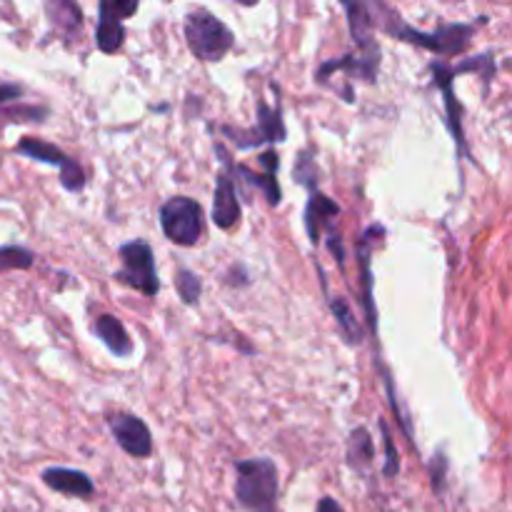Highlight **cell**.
Returning a JSON list of instances; mask_svg holds the SVG:
<instances>
[{"label":"cell","instance_id":"30bf717a","mask_svg":"<svg viewBox=\"0 0 512 512\" xmlns=\"http://www.w3.org/2000/svg\"><path fill=\"white\" fill-rule=\"evenodd\" d=\"M110 433L115 443L133 458H148L153 453V438H150L148 425L140 418L128 413H120L110 418Z\"/></svg>","mask_w":512,"mask_h":512},{"label":"cell","instance_id":"7402d4cb","mask_svg":"<svg viewBox=\"0 0 512 512\" xmlns=\"http://www.w3.org/2000/svg\"><path fill=\"white\" fill-rule=\"evenodd\" d=\"M318 512H345L343 508H340L338 503H335L333 498H323L318 503Z\"/></svg>","mask_w":512,"mask_h":512},{"label":"cell","instance_id":"9c48e42d","mask_svg":"<svg viewBox=\"0 0 512 512\" xmlns=\"http://www.w3.org/2000/svg\"><path fill=\"white\" fill-rule=\"evenodd\" d=\"M225 135H230L240 150L255 148L260 143H280V140H285L283 110H280V105L270 108L268 103L258 100V125L253 130L225 128Z\"/></svg>","mask_w":512,"mask_h":512},{"label":"cell","instance_id":"7a4b0ae2","mask_svg":"<svg viewBox=\"0 0 512 512\" xmlns=\"http://www.w3.org/2000/svg\"><path fill=\"white\" fill-rule=\"evenodd\" d=\"M235 498L245 512H275L278 503V468L268 458L235 463Z\"/></svg>","mask_w":512,"mask_h":512},{"label":"cell","instance_id":"6da1fadb","mask_svg":"<svg viewBox=\"0 0 512 512\" xmlns=\"http://www.w3.org/2000/svg\"><path fill=\"white\" fill-rule=\"evenodd\" d=\"M370 13H375L373 25L378 23L388 35L403 40V43L420 45V48L433 50V53H440V55L463 53V50L468 48L470 38H473L475 28H478L475 23L470 25L458 23V25H440V28L433 30V33H423V30L410 28V25L405 23L398 13H393L388 5H380V3L370 5Z\"/></svg>","mask_w":512,"mask_h":512},{"label":"cell","instance_id":"ac0fdd59","mask_svg":"<svg viewBox=\"0 0 512 512\" xmlns=\"http://www.w3.org/2000/svg\"><path fill=\"white\" fill-rule=\"evenodd\" d=\"M175 288H178L180 298H183L185 305H195L200 300V290H203V283H200L198 275L193 270L183 268L175 275Z\"/></svg>","mask_w":512,"mask_h":512},{"label":"cell","instance_id":"8992f818","mask_svg":"<svg viewBox=\"0 0 512 512\" xmlns=\"http://www.w3.org/2000/svg\"><path fill=\"white\" fill-rule=\"evenodd\" d=\"M15 153L28 155V158L38 160V163H48L53 168L60 170V183H63L65 190L70 193H78V190L85 188V173L73 158L63 153L58 145L48 143V140L40 138H23L18 145H15Z\"/></svg>","mask_w":512,"mask_h":512},{"label":"cell","instance_id":"d6986e66","mask_svg":"<svg viewBox=\"0 0 512 512\" xmlns=\"http://www.w3.org/2000/svg\"><path fill=\"white\" fill-rule=\"evenodd\" d=\"M318 165H315V160L310 158V153H300L298 155V163H295V170H293V178L298 180V183H303L305 188L315 190V183H318Z\"/></svg>","mask_w":512,"mask_h":512},{"label":"cell","instance_id":"ffe728a7","mask_svg":"<svg viewBox=\"0 0 512 512\" xmlns=\"http://www.w3.org/2000/svg\"><path fill=\"white\" fill-rule=\"evenodd\" d=\"M380 433H383V445H385V468H383V473H385V478H395V475H398V470H400V455H398V450H395L393 438H390L388 425L380 423Z\"/></svg>","mask_w":512,"mask_h":512},{"label":"cell","instance_id":"2e32d148","mask_svg":"<svg viewBox=\"0 0 512 512\" xmlns=\"http://www.w3.org/2000/svg\"><path fill=\"white\" fill-rule=\"evenodd\" d=\"M330 310H333L335 318H338L340 333L345 335V340H348L350 345H358L360 343V328H358V320H355L353 310L348 308V303H345L343 298H330Z\"/></svg>","mask_w":512,"mask_h":512},{"label":"cell","instance_id":"7c38bea8","mask_svg":"<svg viewBox=\"0 0 512 512\" xmlns=\"http://www.w3.org/2000/svg\"><path fill=\"white\" fill-rule=\"evenodd\" d=\"M43 483L48 485L50 490L63 495H73V498H90L95 493L93 480L88 478L80 470H70V468H48L43 470Z\"/></svg>","mask_w":512,"mask_h":512},{"label":"cell","instance_id":"e0dca14e","mask_svg":"<svg viewBox=\"0 0 512 512\" xmlns=\"http://www.w3.org/2000/svg\"><path fill=\"white\" fill-rule=\"evenodd\" d=\"M33 260L35 255L28 248L5 245V248H0V273H5V270H25L33 265Z\"/></svg>","mask_w":512,"mask_h":512},{"label":"cell","instance_id":"52a82bcc","mask_svg":"<svg viewBox=\"0 0 512 512\" xmlns=\"http://www.w3.org/2000/svg\"><path fill=\"white\" fill-rule=\"evenodd\" d=\"M480 68L493 70V60H490V55H480V58H473V60H468V63L458 65V68H450V65H445V63L430 65V70H433V75H435V85H440V88H443L445 108H448V125L455 135V143H458V148L463 150V153H468V145H465V133H463V125H460V105H458V100H455V93H453V78L455 75L465 73V70H480Z\"/></svg>","mask_w":512,"mask_h":512},{"label":"cell","instance_id":"8fae6325","mask_svg":"<svg viewBox=\"0 0 512 512\" xmlns=\"http://www.w3.org/2000/svg\"><path fill=\"white\" fill-rule=\"evenodd\" d=\"M338 215H340L338 203H333L328 195L318 193V190H310L308 208H305V228H308V235L313 243H320L323 230L328 233V228H333Z\"/></svg>","mask_w":512,"mask_h":512},{"label":"cell","instance_id":"3957f363","mask_svg":"<svg viewBox=\"0 0 512 512\" xmlns=\"http://www.w3.org/2000/svg\"><path fill=\"white\" fill-rule=\"evenodd\" d=\"M185 40L195 58L203 63H218L230 53L235 35L223 20L215 18L208 10H193L185 18Z\"/></svg>","mask_w":512,"mask_h":512},{"label":"cell","instance_id":"9a60e30c","mask_svg":"<svg viewBox=\"0 0 512 512\" xmlns=\"http://www.w3.org/2000/svg\"><path fill=\"white\" fill-rule=\"evenodd\" d=\"M375 448H373V440H370V433L365 428H358L350 433L348 440V460L355 470H363L365 465H370L373 460Z\"/></svg>","mask_w":512,"mask_h":512},{"label":"cell","instance_id":"44dd1931","mask_svg":"<svg viewBox=\"0 0 512 512\" xmlns=\"http://www.w3.org/2000/svg\"><path fill=\"white\" fill-rule=\"evenodd\" d=\"M20 95H23V88H20V85H13V83L0 85V105L10 103V100H18Z\"/></svg>","mask_w":512,"mask_h":512},{"label":"cell","instance_id":"5b68a950","mask_svg":"<svg viewBox=\"0 0 512 512\" xmlns=\"http://www.w3.org/2000/svg\"><path fill=\"white\" fill-rule=\"evenodd\" d=\"M120 258H123V268L115 273V280L130 288L140 290L148 298H155L160 290L158 273H155L153 248L143 240H133V243L120 245Z\"/></svg>","mask_w":512,"mask_h":512},{"label":"cell","instance_id":"277c9868","mask_svg":"<svg viewBox=\"0 0 512 512\" xmlns=\"http://www.w3.org/2000/svg\"><path fill=\"white\" fill-rule=\"evenodd\" d=\"M160 225L168 240L185 245H198L203 238V208L190 198H170L160 208Z\"/></svg>","mask_w":512,"mask_h":512},{"label":"cell","instance_id":"4fadbf2b","mask_svg":"<svg viewBox=\"0 0 512 512\" xmlns=\"http://www.w3.org/2000/svg\"><path fill=\"white\" fill-rule=\"evenodd\" d=\"M240 220V203L238 193H235V183L230 180L228 173L218 175V185H215V203H213V223L218 228L230 230Z\"/></svg>","mask_w":512,"mask_h":512},{"label":"cell","instance_id":"ba28073f","mask_svg":"<svg viewBox=\"0 0 512 512\" xmlns=\"http://www.w3.org/2000/svg\"><path fill=\"white\" fill-rule=\"evenodd\" d=\"M138 10V3L128 0V3H115V0H103L100 3V20L98 30H95V45L100 53H118L123 48L125 28L123 18L133 15Z\"/></svg>","mask_w":512,"mask_h":512},{"label":"cell","instance_id":"5bb4252c","mask_svg":"<svg viewBox=\"0 0 512 512\" xmlns=\"http://www.w3.org/2000/svg\"><path fill=\"white\" fill-rule=\"evenodd\" d=\"M95 335H98L105 343V348L113 355H118V358H130V355H133V340H130L128 330H125V325L120 323L115 315H100V318L95 320Z\"/></svg>","mask_w":512,"mask_h":512}]
</instances>
